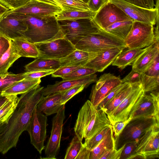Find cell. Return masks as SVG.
<instances>
[{
    "instance_id": "obj_1",
    "label": "cell",
    "mask_w": 159,
    "mask_h": 159,
    "mask_svg": "<svg viewBox=\"0 0 159 159\" xmlns=\"http://www.w3.org/2000/svg\"><path fill=\"white\" fill-rule=\"evenodd\" d=\"M44 87L38 85L19 98L14 111L6 123L0 126V153H7L15 147L21 134L25 130L33 111L44 96Z\"/></svg>"
},
{
    "instance_id": "obj_2",
    "label": "cell",
    "mask_w": 159,
    "mask_h": 159,
    "mask_svg": "<svg viewBox=\"0 0 159 159\" xmlns=\"http://www.w3.org/2000/svg\"><path fill=\"white\" fill-rule=\"evenodd\" d=\"M9 15L24 21L27 28L22 34L23 37L31 43L35 44L65 37L56 15L38 16L18 13Z\"/></svg>"
},
{
    "instance_id": "obj_3",
    "label": "cell",
    "mask_w": 159,
    "mask_h": 159,
    "mask_svg": "<svg viewBox=\"0 0 159 159\" xmlns=\"http://www.w3.org/2000/svg\"><path fill=\"white\" fill-rule=\"evenodd\" d=\"M111 125L107 116L87 100L80 110L74 127L75 135L82 141L89 139L107 126Z\"/></svg>"
},
{
    "instance_id": "obj_4",
    "label": "cell",
    "mask_w": 159,
    "mask_h": 159,
    "mask_svg": "<svg viewBox=\"0 0 159 159\" xmlns=\"http://www.w3.org/2000/svg\"><path fill=\"white\" fill-rule=\"evenodd\" d=\"M75 46L76 49L90 52L115 47L127 48L123 39L101 30L84 37Z\"/></svg>"
},
{
    "instance_id": "obj_5",
    "label": "cell",
    "mask_w": 159,
    "mask_h": 159,
    "mask_svg": "<svg viewBox=\"0 0 159 159\" xmlns=\"http://www.w3.org/2000/svg\"><path fill=\"white\" fill-rule=\"evenodd\" d=\"M157 123L159 121L152 117L131 119L116 138L117 147L120 148L127 143L138 141L148 130Z\"/></svg>"
},
{
    "instance_id": "obj_6",
    "label": "cell",
    "mask_w": 159,
    "mask_h": 159,
    "mask_svg": "<svg viewBox=\"0 0 159 159\" xmlns=\"http://www.w3.org/2000/svg\"><path fill=\"white\" fill-rule=\"evenodd\" d=\"M153 26L150 23L133 21L130 32L124 40L127 48H143L153 43L155 40Z\"/></svg>"
},
{
    "instance_id": "obj_7",
    "label": "cell",
    "mask_w": 159,
    "mask_h": 159,
    "mask_svg": "<svg viewBox=\"0 0 159 159\" xmlns=\"http://www.w3.org/2000/svg\"><path fill=\"white\" fill-rule=\"evenodd\" d=\"M58 21L65 37L75 45L84 37L100 30L92 19Z\"/></svg>"
},
{
    "instance_id": "obj_8",
    "label": "cell",
    "mask_w": 159,
    "mask_h": 159,
    "mask_svg": "<svg viewBox=\"0 0 159 159\" xmlns=\"http://www.w3.org/2000/svg\"><path fill=\"white\" fill-rule=\"evenodd\" d=\"M159 157V123L148 130L139 139L137 147L130 159Z\"/></svg>"
},
{
    "instance_id": "obj_9",
    "label": "cell",
    "mask_w": 159,
    "mask_h": 159,
    "mask_svg": "<svg viewBox=\"0 0 159 159\" xmlns=\"http://www.w3.org/2000/svg\"><path fill=\"white\" fill-rule=\"evenodd\" d=\"M145 93L141 83L133 84L132 89L121 103L107 116L111 125L120 121L127 120L134 107Z\"/></svg>"
},
{
    "instance_id": "obj_10",
    "label": "cell",
    "mask_w": 159,
    "mask_h": 159,
    "mask_svg": "<svg viewBox=\"0 0 159 159\" xmlns=\"http://www.w3.org/2000/svg\"><path fill=\"white\" fill-rule=\"evenodd\" d=\"M35 44L40 57L60 59L76 49L75 45L66 37Z\"/></svg>"
},
{
    "instance_id": "obj_11",
    "label": "cell",
    "mask_w": 159,
    "mask_h": 159,
    "mask_svg": "<svg viewBox=\"0 0 159 159\" xmlns=\"http://www.w3.org/2000/svg\"><path fill=\"white\" fill-rule=\"evenodd\" d=\"M47 119V116L38 111L36 107L26 129L30 136L31 143L40 154L45 147Z\"/></svg>"
},
{
    "instance_id": "obj_12",
    "label": "cell",
    "mask_w": 159,
    "mask_h": 159,
    "mask_svg": "<svg viewBox=\"0 0 159 159\" xmlns=\"http://www.w3.org/2000/svg\"><path fill=\"white\" fill-rule=\"evenodd\" d=\"M123 10L133 21L156 25L159 18V8L148 9L131 4L123 0H109Z\"/></svg>"
},
{
    "instance_id": "obj_13",
    "label": "cell",
    "mask_w": 159,
    "mask_h": 159,
    "mask_svg": "<svg viewBox=\"0 0 159 159\" xmlns=\"http://www.w3.org/2000/svg\"><path fill=\"white\" fill-rule=\"evenodd\" d=\"M154 117L159 121V92L145 93L129 114L131 119L139 117Z\"/></svg>"
},
{
    "instance_id": "obj_14",
    "label": "cell",
    "mask_w": 159,
    "mask_h": 159,
    "mask_svg": "<svg viewBox=\"0 0 159 159\" xmlns=\"http://www.w3.org/2000/svg\"><path fill=\"white\" fill-rule=\"evenodd\" d=\"M130 20L123 10L109 0L96 12L92 19L99 30L104 31L115 22Z\"/></svg>"
},
{
    "instance_id": "obj_15",
    "label": "cell",
    "mask_w": 159,
    "mask_h": 159,
    "mask_svg": "<svg viewBox=\"0 0 159 159\" xmlns=\"http://www.w3.org/2000/svg\"><path fill=\"white\" fill-rule=\"evenodd\" d=\"M65 105H63L53 118L51 135L45 147V157L44 158L56 159L59 152L65 118Z\"/></svg>"
},
{
    "instance_id": "obj_16",
    "label": "cell",
    "mask_w": 159,
    "mask_h": 159,
    "mask_svg": "<svg viewBox=\"0 0 159 159\" xmlns=\"http://www.w3.org/2000/svg\"><path fill=\"white\" fill-rule=\"evenodd\" d=\"M121 83H122L120 76H117L111 73L103 74L92 87L90 101L97 108L101 101L111 91Z\"/></svg>"
},
{
    "instance_id": "obj_17",
    "label": "cell",
    "mask_w": 159,
    "mask_h": 159,
    "mask_svg": "<svg viewBox=\"0 0 159 159\" xmlns=\"http://www.w3.org/2000/svg\"><path fill=\"white\" fill-rule=\"evenodd\" d=\"M62 11L60 7L52 3L38 0H31L21 7L7 11L2 15V18L11 13L38 16H50L55 15Z\"/></svg>"
},
{
    "instance_id": "obj_18",
    "label": "cell",
    "mask_w": 159,
    "mask_h": 159,
    "mask_svg": "<svg viewBox=\"0 0 159 159\" xmlns=\"http://www.w3.org/2000/svg\"><path fill=\"white\" fill-rule=\"evenodd\" d=\"M125 48L115 47L93 52L92 58L84 66L102 72L112 65L117 57Z\"/></svg>"
},
{
    "instance_id": "obj_19",
    "label": "cell",
    "mask_w": 159,
    "mask_h": 159,
    "mask_svg": "<svg viewBox=\"0 0 159 159\" xmlns=\"http://www.w3.org/2000/svg\"><path fill=\"white\" fill-rule=\"evenodd\" d=\"M27 28L24 20L10 15L2 17L0 21V34L11 40L23 38L22 34Z\"/></svg>"
},
{
    "instance_id": "obj_20",
    "label": "cell",
    "mask_w": 159,
    "mask_h": 159,
    "mask_svg": "<svg viewBox=\"0 0 159 159\" xmlns=\"http://www.w3.org/2000/svg\"><path fill=\"white\" fill-rule=\"evenodd\" d=\"M97 80V75L94 74L80 79L56 81L54 84L48 85L43 88L41 92L44 96H46L66 90L77 85H84L87 87L91 84L96 82Z\"/></svg>"
},
{
    "instance_id": "obj_21",
    "label": "cell",
    "mask_w": 159,
    "mask_h": 159,
    "mask_svg": "<svg viewBox=\"0 0 159 159\" xmlns=\"http://www.w3.org/2000/svg\"><path fill=\"white\" fill-rule=\"evenodd\" d=\"M159 54V39H155L153 43L148 47L132 65V70L141 74L151 64Z\"/></svg>"
},
{
    "instance_id": "obj_22",
    "label": "cell",
    "mask_w": 159,
    "mask_h": 159,
    "mask_svg": "<svg viewBox=\"0 0 159 159\" xmlns=\"http://www.w3.org/2000/svg\"><path fill=\"white\" fill-rule=\"evenodd\" d=\"M65 91L44 97L37 105V110L44 113L47 116L57 113L63 105L61 103V100Z\"/></svg>"
},
{
    "instance_id": "obj_23",
    "label": "cell",
    "mask_w": 159,
    "mask_h": 159,
    "mask_svg": "<svg viewBox=\"0 0 159 159\" xmlns=\"http://www.w3.org/2000/svg\"><path fill=\"white\" fill-rule=\"evenodd\" d=\"M60 59L38 57L25 66L26 72L56 70L61 67Z\"/></svg>"
},
{
    "instance_id": "obj_24",
    "label": "cell",
    "mask_w": 159,
    "mask_h": 159,
    "mask_svg": "<svg viewBox=\"0 0 159 159\" xmlns=\"http://www.w3.org/2000/svg\"><path fill=\"white\" fill-rule=\"evenodd\" d=\"M116 149L112 127L98 145L90 151V159H100L105 153L110 150Z\"/></svg>"
},
{
    "instance_id": "obj_25",
    "label": "cell",
    "mask_w": 159,
    "mask_h": 159,
    "mask_svg": "<svg viewBox=\"0 0 159 159\" xmlns=\"http://www.w3.org/2000/svg\"><path fill=\"white\" fill-rule=\"evenodd\" d=\"M148 47L144 48H128L124 51L123 50L117 57L112 65L117 66L121 70L124 69L128 66L132 65L138 57L147 50Z\"/></svg>"
},
{
    "instance_id": "obj_26",
    "label": "cell",
    "mask_w": 159,
    "mask_h": 159,
    "mask_svg": "<svg viewBox=\"0 0 159 159\" xmlns=\"http://www.w3.org/2000/svg\"><path fill=\"white\" fill-rule=\"evenodd\" d=\"M93 52L76 49L66 57L60 59L61 66H84L92 57Z\"/></svg>"
},
{
    "instance_id": "obj_27",
    "label": "cell",
    "mask_w": 159,
    "mask_h": 159,
    "mask_svg": "<svg viewBox=\"0 0 159 159\" xmlns=\"http://www.w3.org/2000/svg\"><path fill=\"white\" fill-rule=\"evenodd\" d=\"M11 42L20 57L37 58L39 57V53L34 43L23 38H17L11 40Z\"/></svg>"
},
{
    "instance_id": "obj_28",
    "label": "cell",
    "mask_w": 159,
    "mask_h": 159,
    "mask_svg": "<svg viewBox=\"0 0 159 159\" xmlns=\"http://www.w3.org/2000/svg\"><path fill=\"white\" fill-rule=\"evenodd\" d=\"M41 82L40 79L34 80L24 79L15 83L0 94L6 95L22 94L39 84Z\"/></svg>"
},
{
    "instance_id": "obj_29",
    "label": "cell",
    "mask_w": 159,
    "mask_h": 159,
    "mask_svg": "<svg viewBox=\"0 0 159 159\" xmlns=\"http://www.w3.org/2000/svg\"><path fill=\"white\" fill-rule=\"evenodd\" d=\"M133 84L126 83L125 85L101 109L107 115L111 114L122 102L131 90Z\"/></svg>"
},
{
    "instance_id": "obj_30",
    "label": "cell",
    "mask_w": 159,
    "mask_h": 159,
    "mask_svg": "<svg viewBox=\"0 0 159 159\" xmlns=\"http://www.w3.org/2000/svg\"><path fill=\"white\" fill-rule=\"evenodd\" d=\"M133 22L130 20L116 22L108 26L104 31L124 40L130 32Z\"/></svg>"
},
{
    "instance_id": "obj_31",
    "label": "cell",
    "mask_w": 159,
    "mask_h": 159,
    "mask_svg": "<svg viewBox=\"0 0 159 159\" xmlns=\"http://www.w3.org/2000/svg\"><path fill=\"white\" fill-rule=\"evenodd\" d=\"M46 2L59 7L63 11L89 10L87 4L80 0H46Z\"/></svg>"
},
{
    "instance_id": "obj_32",
    "label": "cell",
    "mask_w": 159,
    "mask_h": 159,
    "mask_svg": "<svg viewBox=\"0 0 159 159\" xmlns=\"http://www.w3.org/2000/svg\"><path fill=\"white\" fill-rule=\"evenodd\" d=\"M20 57L11 40L9 49L0 58V75L8 72V69Z\"/></svg>"
},
{
    "instance_id": "obj_33",
    "label": "cell",
    "mask_w": 159,
    "mask_h": 159,
    "mask_svg": "<svg viewBox=\"0 0 159 159\" xmlns=\"http://www.w3.org/2000/svg\"><path fill=\"white\" fill-rule=\"evenodd\" d=\"M96 12L89 10L86 11H63L56 15L58 21L68 20H75L81 19H92L95 16Z\"/></svg>"
},
{
    "instance_id": "obj_34",
    "label": "cell",
    "mask_w": 159,
    "mask_h": 159,
    "mask_svg": "<svg viewBox=\"0 0 159 159\" xmlns=\"http://www.w3.org/2000/svg\"><path fill=\"white\" fill-rule=\"evenodd\" d=\"M24 78L23 73L16 74L7 72L0 75V94L15 83Z\"/></svg>"
},
{
    "instance_id": "obj_35",
    "label": "cell",
    "mask_w": 159,
    "mask_h": 159,
    "mask_svg": "<svg viewBox=\"0 0 159 159\" xmlns=\"http://www.w3.org/2000/svg\"><path fill=\"white\" fill-rule=\"evenodd\" d=\"M19 98L13 97L0 107V122L6 123L16 106Z\"/></svg>"
},
{
    "instance_id": "obj_36",
    "label": "cell",
    "mask_w": 159,
    "mask_h": 159,
    "mask_svg": "<svg viewBox=\"0 0 159 159\" xmlns=\"http://www.w3.org/2000/svg\"><path fill=\"white\" fill-rule=\"evenodd\" d=\"M140 81L143 90L145 93L159 91V76L151 77L141 73Z\"/></svg>"
},
{
    "instance_id": "obj_37",
    "label": "cell",
    "mask_w": 159,
    "mask_h": 159,
    "mask_svg": "<svg viewBox=\"0 0 159 159\" xmlns=\"http://www.w3.org/2000/svg\"><path fill=\"white\" fill-rule=\"evenodd\" d=\"M83 146L82 141L75 135L67 148L64 158L75 159Z\"/></svg>"
},
{
    "instance_id": "obj_38",
    "label": "cell",
    "mask_w": 159,
    "mask_h": 159,
    "mask_svg": "<svg viewBox=\"0 0 159 159\" xmlns=\"http://www.w3.org/2000/svg\"><path fill=\"white\" fill-rule=\"evenodd\" d=\"M112 125L107 126L88 140L84 141L83 145L88 149L91 151L96 147L108 134Z\"/></svg>"
},
{
    "instance_id": "obj_39",
    "label": "cell",
    "mask_w": 159,
    "mask_h": 159,
    "mask_svg": "<svg viewBox=\"0 0 159 159\" xmlns=\"http://www.w3.org/2000/svg\"><path fill=\"white\" fill-rule=\"evenodd\" d=\"M97 71L94 70L84 66H81L61 78L63 80L80 79L85 76L95 74Z\"/></svg>"
},
{
    "instance_id": "obj_40",
    "label": "cell",
    "mask_w": 159,
    "mask_h": 159,
    "mask_svg": "<svg viewBox=\"0 0 159 159\" xmlns=\"http://www.w3.org/2000/svg\"><path fill=\"white\" fill-rule=\"evenodd\" d=\"M84 85H77L66 90L61 97V103L62 105L65 104L75 95L81 92L84 88Z\"/></svg>"
},
{
    "instance_id": "obj_41",
    "label": "cell",
    "mask_w": 159,
    "mask_h": 159,
    "mask_svg": "<svg viewBox=\"0 0 159 159\" xmlns=\"http://www.w3.org/2000/svg\"><path fill=\"white\" fill-rule=\"evenodd\" d=\"M138 143V141H135L125 144L120 159H130L137 147Z\"/></svg>"
},
{
    "instance_id": "obj_42",
    "label": "cell",
    "mask_w": 159,
    "mask_h": 159,
    "mask_svg": "<svg viewBox=\"0 0 159 159\" xmlns=\"http://www.w3.org/2000/svg\"><path fill=\"white\" fill-rule=\"evenodd\" d=\"M159 54L155 57L148 67L142 73L149 76H159Z\"/></svg>"
},
{
    "instance_id": "obj_43",
    "label": "cell",
    "mask_w": 159,
    "mask_h": 159,
    "mask_svg": "<svg viewBox=\"0 0 159 159\" xmlns=\"http://www.w3.org/2000/svg\"><path fill=\"white\" fill-rule=\"evenodd\" d=\"M31 0H0V3L9 9L13 10L21 7Z\"/></svg>"
},
{
    "instance_id": "obj_44",
    "label": "cell",
    "mask_w": 159,
    "mask_h": 159,
    "mask_svg": "<svg viewBox=\"0 0 159 159\" xmlns=\"http://www.w3.org/2000/svg\"><path fill=\"white\" fill-rule=\"evenodd\" d=\"M82 66H61L51 74L53 77H62Z\"/></svg>"
},
{
    "instance_id": "obj_45",
    "label": "cell",
    "mask_w": 159,
    "mask_h": 159,
    "mask_svg": "<svg viewBox=\"0 0 159 159\" xmlns=\"http://www.w3.org/2000/svg\"><path fill=\"white\" fill-rule=\"evenodd\" d=\"M55 70H50L42 71H36L26 72L23 73L25 79L27 80H34L40 79L41 77L51 74Z\"/></svg>"
},
{
    "instance_id": "obj_46",
    "label": "cell",
    "mask_w": 159,
    "mask_h": 159,
    "mask_svg": "<svg viewBox=\"0 0 159 159\" xmlns=\"http://www.w3.org/2000/svg\"><path fill=\"white\" fill-rule=\"evenodd\" d=\"M126 82L121 83L113 88L109 93L101 101L97 109H102L105 104L111 100L125 85Z\"/></svg>"
},
{
    "instance_id": "obj_47",
    "label": "cell",
    "mask_w": 159,
    "mask_h": 159,
    "mask_svg": "<svg viewBox=\"0 0 159 159\" xmlns=\"http://www.w3.org/2000/svg\"><path fill=\"white\" fill-rule=\"evenodd\" d=\"M136 6L147 8L153 9L155 6L154 0H123Z\"/></svg>"
},
{
    "instance_id": "obj_48",
    "label": "cell",
    "mask_w": 159,
    "mask_h": 159,
    "mask_svg": "<svg viewBox=\"0 0 159 159\" xmlns=\"http://www.w3.org/2000/svg\"><path fill=\"white\" fill-rule=\"evenodd\" d=\"M141 74L132 70L123 79H121L122 82L128 83L130 84L141 83Z\"/></svg>"
},
{
    "instance_id": "obj_49",
    "label": "cell",
    "mask_w": 159,
    "mask_h": 159,
    "mask_svg": "<svg viewBox=\"0 0 159 159\" xmlns=\"http://www.w3.org/2000/svg\"><path fill=\"white\" fill-rule=\"evenodd\" d=\"M108 1L109 0H89L87 4L89 11L96 12Z\"/></svg>"
},
{
    "instance_id": "obj_50",
    "label": "cell",
    "mask_w": 159,
    "mask_h": 159,
    "mask_svg": "<svg viewBox=\"0 0 159 159\" xmlns=\"http://www.w3.org/2000/svg\"><path fill=\"white\" fill-rule=\"evenodd\" d=\"M125 145L118 149H115L108 151L102 156L100 159H120Z\"/></svg>"
},
{
    "instance_id": "obj_51",
    "label": "cell",
    "mask_w": 159,
    "mask_h": 159,
    "mask_svg": "<svg viewBox=\"0 0 159 159\" xmlns=\"http://www.w3.org/2000/svg\"><path fill=\"white\" fill-rule=\"evenodd\" d=\"M131 119L129 118L125 121L117 122L112 125V130L116 138L117 137L128 123Z\"/></svg>"
},
{
    "instance_id": "obj_52",
    "label": "cell",
    "mask_w": 159,
    "mask_h": 159,
    "mask_svg": "<svg viewBox=\"0 0 159 159\" xmlns=\"http://www.w3.org/2000/svg\"><path fill=\"white\" fill-rule=\"evenodd\" d=\"M11 40L0 34V58L9 49Z\"/></svg>"
},
{
    "instance_id": "obj_53",
    "label": "cell",
    "mask_w": 159,
    "mask_h": 159,
    "mask_svg": "<svg viewBox=\"0 0 159 159\" xmlns=\"http://www.w3.org/2000/svg\"><path fill=\"white\" fill-rule=\"evenodd\" d=\"M90 151L83 146L75 159H90Z\"/></svg>"
},
{
    "instance_id": "obj_54",
    "label": "cell",
    "mask_w": 159,
    "mask_h": 159,
    "mask_svg": "<svg viewBox=\"0 0 159 159\" xmlns=\"http://www.w3.org/2000/svg\"><path fill=\"white\" fill-rule=\"evenodd\" d=\"M14 95H3L0 94V107L11 99Z\"/></svg>"
},
{
    "instance_id": "obj_55",
    "label": "cell",
    "mask_w": 159,
    "mask_h": 159,
    "mask_svg": "<svg viewBox=\"0 0 159 159\" xmlns=\"http://www.w3.org/2000/svg\"><path fill=\"white\" fill-rule=\"evenodd\" d=\"M9 9L4 5L0 3V15H2Z\"/></svg>"
},
{
    "instance_id": "obj_56",
    "label": "cell",
    "mask_w": 159,
    "mask_h": 159,
    "mask_svg": "<svg viewBox=\"0 0 159 159\" xmlns=\"http://www.w3.org/2000/svg\"><path fill=\"white\" fill-rule=\"evenodd\" d=\"M80 0L86 4H87L89 0Z\"/></svg>"
},
{
    "instance_id": "obj_57",
    "label": "cell",
    "mask_w": 159,
    "mask_h": 159,
    "mask_svg": "<svg viewBox=\"0 0 159 159\" xmlns=\"http://www.w3.org/2000/svg\"><path fill=\"white\" fill-rule=\"evenodd\" d=\"M2 15H0V21L1 20V19L2 18Z\"/></svg>"
},
{
    "instance_id": "obj_58",
    "label": "cell",
    "mask_w": 159,
    "mask_h": 159,
    "mask_svg": "<svg viewBox=\"0 0 159 159\" xmlns=\"http://www.w3.org/2000/svg\"><path fill=\"white\" fill-rule=\"evenodd\" d=\"M39 0V1H42L46 2V0Z\"/></svg>"
},
{
    "instance_id": "obj_59",
    "label": "cell",
    "mask_w": 159,
    "mask_h": 159,
    "mask_svg": "<svg viewBox=\"0 0 159 159\" xmlns=\"http://www.w3.org/2000/svg\"><path fill=\"white\" fill-rule=\"evenodd\" d=\"M4 122H0V126L2 124V123Z\"/></svg>"
}]
</instances>
